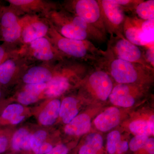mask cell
Segmentation results:
<instances>
[{"mask_svg": "<svg viewBox=\"0 0 154 154\" xmlns=\"http://www.w3.org/2000/svg\"><path fill=\"white\" fill-rule=\"evenodd\" d=\"M46 37L58 52L64 58L95 65L104 57L105 51L96 47L90 40H79L66 38L60 35L50 25Z\"/></svg>", "mask_w": 154, "mask_h": 154, "instance_id": "cell-1", "label": "cell"}, {"mask_svg": "<svg viewBox=\"0 0 154 154\" xmlns=\"http://www.w3.org/2000/svg\"><path fill=\"white\" fill-rule=\"evenodd\" d=\"M104 69L118 84H133L149 77L154 69L107 55L95 65Z\"/></svg>", "mask_w": 154, "mask_h": 154, "instance_id": "cell-2", "label": "cell"}, {"mask_svg": "<svg viewBox=\"0 0 154 154\" xmlns=\"http://www.w3.org/2000/svg\"><path fill=\"white\" fill-rule=\"evenodd\" d=\"M45 18L54 29L63 37L79 40L91 39L85 30L77 25L74 15L60 4L50 11Z\"/></svg>", "mask_w": 154, "mask_h": 154, "instance_id": "cell-3", "label": "cell"}, {"mask_svg": "<svg viewBox=\"0 0 154 154\" xmlns=\"http://www.w3.org/2000/svg\"><path fill=\"white\" fill-rule=\"evenodd\" d=\"M18 53L31 65L54 64L64 59L46 37L22 45Z\"/></svg>", "mask_w": 154, "mask_h": 154, "instance_id": "cell-4", "label": "cell"}, {"mask_svg": "<svg viewBox=\"0 0 154 154\" xmlns=\"http://www.w3.org/2000/svg\"><path fill=\"white\" fill-rule=\"evenodd\" d=\"M61 6L66 11L84 19L88 24L107 36L98 0L67 1L64 2Z\"/></svg>", "mask_w": 154, "mask_h": 154, "instance_id": "cell-5", "label": "cell"}, {"mask_svg": "<svg viewBox=\"0 0 154 154\" xmlns=\"http://www.w3.org/2000/svg\"><path fill=\"white\" fill-rule=\"evenodd\" d=\"M154 20H143L126 16L123 27L125 38L143 47L154 44Z\"/></svg>", "mask_w": 154, "mask_h": 154, "instance_id": "cell-6", "label": "cell"}, {"mask_svg": "<svg viewBox=\"0 0 154 154\" xmlns=\"http://www.w3.org/2000/svg\"><path fill=\"white\" fill-rule=\"evenodd\" d=\"M105 51L106 54L112 57L154 69L147 62L144 49L125 38L110 36L107 49Z\"/></svg>", "mask_w": 154, "mask_h": 154, "instance_id": "cell-7", "label": "cell"}, {"mask_svg": "<svg viewBox=\"0 0 154 154\" xmlns=\"http://www.w3.org/2000/svg\"><path fill=\"white\" fill-rule=\"evenodd\" d=\"M79 75V69L75 64L68 62L58 64L54 69L52 79L46 83L44 94L49 98L61 96L70 87L71 77Z\"/></svg>", "mask_w": 154, "mask_h": 154, "instance_id": "cell-8", "label": "cell"}, {"mask_svg": "<svg viewBox=\"0 0 154 154\" xmlns=\"http://www.w3.org/2000/svg\"><path fill=\"white\" fill-rule=\"evenodd\" d=\"M22 17L11 6H5L0 19V42L22 46Z\"/></svg>", "mask_w": 154, "mask_h": 154, "instance_id": "cell-9", "label": "cell"}, {"mask_svg": "<svg viewBox=\"0 0 154 154\" xmlns=\"http://www.w3.org/2000/svg\"><path fill=\"white\" fill-rule=\"evenodd\" d=\"M98 2L107 33L110 36L125 38L123 27L126 16L124 10L113 0H98Z\"/></svg>", "mask_w": 154, "mask_h": 154, "instance_id": "cell-10", "label": "cell"}, {"mask_svg": "<svg viewBox=\"0 0 154 154\" xmlns=\"http://www.w3.org/2000/svg\"><path fill=\"white\" fill-rule=\"evenodd\" d=\"M50 25L45 17L38 15L22 16L21 45L28 44L34 40L46 37Z\"/></svg>", "mask_w": 154, "mask_h": 154, "instance_id": "cell-11", "label": "cell"}, {"mask_svg": "<svg viewBox=\"0 0 154 154\" xmlns=\"http://www.w3.org/2000/svg\"><path fill=\"white\" fill-rule=\"evenodd\" d=\"M87 78V87L94 96L102 101H106L113 89L110 75L104 69L94 65Z\"/></svg>", "mask_w": 154, "mask_h": 154, "instance_id": "cell-12", "label": "cell"}, {"mask_svg": "<svg viewBox=\"0 0 154 154\" xmlns=\"http://www.w3.org/2000/svg\"><path fill=\"white\" fill-rule=\"evenodd\" d=\"M9 6L15 10L19 16L38 15L45 17L59 4L44 0H8Z\"/></svg>", "mask_w": 154, "mask_h": 154, "instance_id": "cell-13", "label": "cell"}, {"mask_svg": "<svg viewBox=\"0 0 154 154\" xmlns=\"http://www.w3.org/2000/svg\"><path fill=\"white\" fill-rule=\"evenodd\" d=\"M24 57L17 53L0 65V85H6L11 82L15 74L25 72L31 66Z\"/></svg>", "mask_w": 154, "mask_h": 154, "instance_id": "cell-14", "label": "cell"}, {"mask_svg": "<svg viewBox=\"0 0 154 154\" xmlns=\"http://www.w3.org/2000/svg\"><path fill=\"white\" fill-rule=\"evenodd\" d=\"M55 63L39 64L31 66L24 72L22 77L23 82L26 84L48 82L53 76Z\"/></svg>", "mask_w": 154, "mask_h": 154, "instance_id": "cell-15", "label": "cell"}, {"mask_svg": "<svg viewBox=\"0 0 154 154\" xmlns=\"http://www.w3.org/2000/svg\"><path fill=\"white\" fill-rule=\"evenodd\" d=\"M135 88L131 84H118L113 88L109 99L113 105L124 107L133 106L135 102L134 91Z\"/></svg>", "mask_w": 154, "mask_h": 154, "instance_id": "cell-16", "label": "cell"}, {"mask_svg": "<svg viewBox=\"0 0 154 154\" xmlns=\"http://www.w3.org/2000/svg\"><path fill=\"white\" fill-rule=\"evenodd\" d=\"M120 120L119 110L115 107H110L99 114L94 123L100 131H107L117 126Z\"/></svg>", "mask_w": 154, "mask_h": 154, "instance_id": "cell-17", "label": "cell"}, {"mask_svg": "<svg viewBox=\"0 0 154 154\" xmlns=\"http://www.w3.org/2000/svg\"><path fill=\"white\" fill-rule=\"evenodd\" d=\"M91 125L90 116L83 113L76 116L67 124L65 128V131L67 134L71 135H81L90 131Z\"/></svg>", "mask_w": 154, "mask_h": 154, "instance_id": "cell-18", "label": "cell"}, {"mask_svg": "<svg viewBox=\"0 0 154 154\" xmlns=\"http://www.w3.org/2000/svg\"><path fill=\"white\" fill-rule=\"evenodd\" d=\"M46 83L26 84L24 90L18 96V101L23 105H28L37 101L39 95L46 88Z\"/></svg>", "mask_w": 154, "mask_h": 154, "instance_id": "cell-19", "label": "cell"}, {"mask_svg": "<svg viewBox=\"0 0 154 154\" xmlns=\"http://www.w3.org/2000/svg\"><path fill=\"white\" fill-rule=\"evenodd\" d=\"M60 105V101L58 99L51 101L39 114V122L44 125L53 124L59 115Z\"/></svg>", "mask_w": 154, "mask_h": 154, "instance_id": "cell-20", "label": "cell"}, {"mask_svg": "<svg viewBox=\"0 0 154 154\" xmlns=\"http://www.w3.org/2000/svg\"><path fill=\"white\" fill-rule=\"evenodd\" d=\"M78 113L76 99L72 97L65 98L61 104L59 112V115L64 123L68 124Z\"/></svg>", "mask_w": 154, "mask_h": 154, "instance_id": "cell-21", "label": "cell"}, {"mask_svg": "<svg viewBox=\"0 0 154 154\" xmlns=\"http://www.w3.org/2000/svg\"><path fill=\"white\" fill-rule=\"evenodd\" d=\"M31 135L25 128H21L14 134L12 141V146L15 151L31 149L30 138Z\"/></svg>", "mask_w": 154, "mask_h": 154, "instance_id": "cell-22", "label": "cell"}, {"mask_svg": "<svg viewBox=\"0 0 154 154\" xmlns=\"http://www.w3.org/2000/svg\"><path fill=\"white\" fill-rule=\"evenodd\" d=\"M103 143L101 135L91 134L87 137L85 143L80 149L79 154H96L102 148Z\"/></svg>", "mask_w": 154, "mask_h": 154, "instance_id": "cell-23", "label": "cell"}, {"mask_svg": "<svg viewBox=\"0 0 154 154\" xmlns=\"http://www.w3.org/2000/svg\"><path fill=\"white\" fill-rule=\"evenodd\" d=\"M134 12L139 19L143 20H154V1H141L135 7Z\"/></svg>", "mask_w": 154, "mask_h": 154, "instance_id": "cell-24", "label": "cell"}, {"mask_svg": "<svg viewBox=\"0 0 154 154\" xmlns=\"http://www.w3.org/2000/svg\"><path fill=\"white\" fill-rule=\"evenodd\" d=\"M24 111L22 105L18 104H11L6 107L2 114V118L9 120L11 124H17L23 119V116L21 114Z\"/></svg>", "mask_w": 154, "mask_h": 154, "instance_id": "cell-25", "label": "cell"}, {"mask_svg": "<svg viewBox=\"0 0 154 154\" xmlns=\"http://www.w3.org/2000/svg\"><path fill=\"white\" fill-rule=\"evenodd\" d=\"M21 47L5 42L0 44V65L18 53Z\"/></svg>", "mask_w": 154, "mask_h": 154, "instance_id": "cell-26", "label": "cell"}, {"mask_svg": "<svg viewBox=\"0 0 154 154\" xmlns=\"http://www.w3.org/2000/svg\"><path fill=\"white\" fill-rule=\"evenodd\" d=\"M131 131L138 135H149L150 134L148 122L143 120H138L133 122L129 125Z\"/></svg>", "mask_w": 154, "mask_h": 154, "instance_id": "cell-27", "label": "cell"}, {"mask_svg": "<svg viewBox=\"0 0 154 154\" xmlns=\"http://www.w3.org/2000/svg\"><path fill=\"white\" fill-rule=\"evenodd\" d=\"M47 137V133L43 130H39L31 135L30 146L34 153L36 154L42 145L45 142Z\"/></svg>", "mask_w": 154, "mask_h": 154, "instance_id": "cell-28", "label": "cell"}, {"mask_svg": "<svg viewBox=\"0 0 154 154\" xmlns=\"http://www.w3.org/2000/svg\"><path fill=\"white\" fill-rule=\"evenodd\" d=\"M120 133L114 131L110 133L107 137V150L109 153L114 154L116 153V148L121 141Z\"/></svg>", "mask_w": 154, "mask_h": 154, "instance_id": "cell-29", "label": "cell"}, {"mask_svg": "<svg viewBox=\"0 0 154 154\" xmlns=\"http://www.w3.org/2000/svg\"><path fill=\"white\" fill-rule=\"evenodd\" d=\"M149 138L147 136L138 135L133 138L129 143V147L132 151H137L144 147Z\"/></svg>", "mask_w": 154, "mask_h": 154, "instance_id": "cell-30", "label": "cell"}, {"mask_svg": "<svg viewBox=\"0 0 154 154\" xmlns=\"http://www.w3.org/2000/svg\"><path fill=\"white\" fill-rule=\"evenodd\" d=\"M113 2L122 8L125 12H133L136 5L140 2V0H113Z\"/></svg>", "mask_w": 154, "mask_h": 154, "instance_id": "cell-31", "label": "cell"}, {"mask_svg": "<svg viewBox=\"0 0 154 154\" xmlns=\"http://www.w3.org/2000/svg\"><path fill=\"white\" fill-rule=\"evenodd\" d=\"M154 44L151 45L144 47V53L146 60L150 66L154 68Z\"/></svg>", "mask_w": 154, "mask_h": 154, "instance_id": "cell-32", "label": "cell"}, {"mask_svg": "<svg viewBox=\"0 0 154 154\" xmlns=\"http://www.w3.org/2000/svg\"><path fill=\"white\" fill-rule=\"evenodd\" d=\"M68 149L66 146L60 144L53 148L50 151L46 154H67Z\"/></svg>", "mask_w": 154, "mask_h": 154, "instance_id": "cell-33", "label": "cell"}, {"mask_svg": "<svg viewBox=\"0 0 154 154\" xmlns=\"http://www.w3.org/2000/svg\"><path fill=\"white\" fill-rule=\"evenodd\" d=\"M53 148L52 145L48 143L44 142L38 149L36 154H46Z\"/></svg>", "mask_w": 154, "mask_h": 154, "instance_id": "cell-34", "label": "cell"}, {"mask_svg": "<svg viewBox=\"0 0 154 154\" xmlns=\"http://www.w3.org/2000/svg\"><path fill=\"white\" fill-rule=\"evenodd\" d=\"M128 149V144L126 141H121L119 143L116 150V153L120 154L127 151Z\"/></svg>", "mask_w": 154, "mask_h": 154, "instance_id": "cell-35", "label": "cell"}, {"mask_svg": "<svg viewBox=\"0 0 154 154\" xmlns=\"http://www.w3.org/2000/svg\"><path fill=\"white\" fill-rule=\"evenodd\" d=\"M144 148L150 154H154V140L152 138L148 139Z\"/></svg>", "mask_w": 154, "mask_h": 154, "instance_id": "cell-36", "label": "cell"}, {"mask_svg": "<svg viewBox=\"0 0 154 154\" xmlns=\"http://www.w3.org/2000/svg\"><path fill=\"white\" fill-rule=\"evenodd\" d=\"M8 145V140L6 137L0 136V154L5 151Z\"/></svg>", "mask_w": 154, "mask_h": 154, "instance_id": "cell-37", "label": "cell"}, {"mask_svg": "<svg viewBox=\"0 0 154 154\" xmlns=\"http://www.w3.org/2000/svg\"><path fill=\"white\" fill-rule=\"evenodd\" d=\"M148 125L149 130L150 133V134H154V116H152L148 122Z\"/></svg>", "mask_w": 154, "mask_h": 154, "instance_id": "cell-38", "label": "cell"}, {"mask_svg": "<svg viewBox=\"0 0 154 154\" xmlns=\"http://www.w3.org/2000/svg\"><path fill=\"white\" fill-rule=\"evenodd\" d=\"M5 6V5H4L3 2L2 1H0V19H1V16Z\"/></svg>", "mask_w": 154, "mask_h": 154, "instance_id": "cell-39", "label": "cell"}, {"mask_svg": "<svg viewBox=\"0 0 154 154\" xmlns=\"http://www.w3.org/2000/svg\"><path fill=\"white\" fill-rule=\"evenodd\" d=\"M2 96V90H1V85H0V98H1V96Z\"/></svg>", "mask_w": 154, "mask_h": 154, "instance_id": "cell-40", "label": "cell"}]
</instances>
